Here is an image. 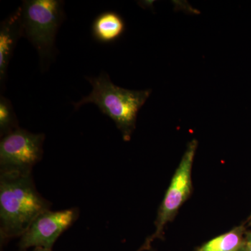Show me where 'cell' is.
Here are the masks:
<instances>
[{
	"instance_id": "13",
	"label": "cell",
	"mask_w": 251,
	"mask_h": 251,
	"mask_svg": "<svg viewBox=\"0 0 251 251\" xmlns=\"http://www.w3.org/2000/svg\"><path fill=\"white\" fill-rule=\"evenodd\" d=\"M247 222L249 223V224H251V214L250 216H249V219H248Z\"/></svg>"
},
{
	"instance_id": "7",
	"label": "cell",
	"mask_w": 251,
	"mask_h": 251,
	"mask_svg": "<svg viewBox=\"0 0 251 251\" xmlns=\"http://www.w3.org/2000/svg\"><path fill=\"white\" fill-rule=\"evenodd\" d=\"M23 35L21 8L19 7L0 25V82L4 85L8 66L18 39Z\"/></svg>"
},
{
	"instance_id": "9",
	"label": "cell",
	"mask_w": 251,
	"mask_h": 251,
	"mask_svg": "<svg viewBox=\"0 0 251 251\" xmlns=\"http://www.w3.org/2000/svg\"><path fill=\"white\" fill-rule=\"evenodd\" d=\"M245 232L244 226L235 227L206 242L197 251H238L245 244Z\"/></svg>"
},
{
	"instance_id": "2",
	"label": "cell",
	"mask_w": 251,
	"mask_h": 251,
	"mask_svg": "<svg viewBox=\"0 0 251 251\" xmlns=\"http://www.w3.org/2000/svg\"><path fill=\"white\" fill-rule=\"evenodd\" d=\"M92 87L87 97L74 103L75 110L87 103L97 105L104 115L115 122L125 141H129L140 109L151 94V90H130L115 85L108 74L87 77Z\"/></svg>"
},
{
	"instance_id": "5",
	"label": "cell",
	"mask_w": 251,
	"mask_h": 251,
	"mask_svg": "<svg viewBox=\"0 0 251 251\" xmlns=\"http://www.w3.org/2000/svg\"><path fill=\"white\" fill-rule=\"evenodd\" d=\"M44 133H33L18 128L1 138L0 173H31L42 159Z\"/></svg>"
},
{
	"instance_id": "1",
	"label": "cell",
	"mask_w": 251,
	"mask_h": 251,
	"mask_svg": "<svg viewBox=\"0 0 251 251\" xmlns=\"http://www.w3.org/2000/svg\"><path fill=\"white\" fill-rule=\"evenodd\" d=\"M51 203L38 192L31 173H0V239L21 237Z\"/></svg>"
},
{
	"instance_id": "11",
	"label": "cell",
	"mask_w": 251,
	"mask_h": 251,
	"mask_svg": "<svg viewBox=\"0 0 251 251\" xmlns=\"http://www.w3.org/2000/svg\"><path fill=\"white\" fill-rule=\"evenodd\" d=\"M244 247H245L246 251H251V232L246 234Z\"/></svg>"
},
{
	"instance_id": "8",
	"label": "cell",
	"mask_w": 251,
	"mask_h": 251,
	"mask_svg": "<svg viewBox=\"0 0 251 251\" xmlns=\"http://www.w3.org/2000/svg\"><path fill=\"white\" fill-rule=\"evenodd\" d=\"M125 31V23L118 14L107 11L99 15L92 24L94 39L102 44H110L120 39Z\"/></svg>"
},
{
	"instance_id": "3",
	"label": "cell",
	"mask_w": 251,
	"mask_h": 251,
	"mask_svg": "<svg viewBox=\"0 0 251 251\" xmlns=\"http://www.w3.org/2000/svg\"><path fill=\"white\" fill-rule=\"evenodd\" d=\"M64 1L26 0L21 8L23 35L34 46L42 61L54 53L56 34L64 19Z\"/></svg>"
},
{
	"instance_id": "12",
	"label": "cell",
	"mask_w": 251,
	"mask_h": 251,
	"mask_svg": "<svg viewBox=\"0 0 251 251\" xmlns=\"http://www.w3.org/2000/svg\"><path fill=\"white\" fill-rule=\"evenodd\" d=\"M31 251H52V249H44V248H34Z\"/></svg>"
},
{
	"instance_id": "10",
	"label": "cell",
	"mask_w": 251,
	"mask_h": 251,
	"mask_svg": "<svg viewBox=\"0 0 251 251\" xmlns=\"http://www.w3.org/2000/svg\"><path fill=\"white\" fill-rule=\"evenodd\" d=\"M19 128L17 117L11 101L1 96L0 99V135L1 138Z\"/></svg>"
},
{
	"instance_id": "4",
	"label": "cell",
	"mask_w": 251,
	"mask_h": 251,
	"mask_svg": "<svg viewBox=\"0 0 251 251\" xmlns=\"http://www.w3.org/2000/svg\"><path fill=\"white\" fill-rule=\"evenodd\" d=\"M198 145L196 140H193L188 143L186 151L183 155L179 166L176 168L163 202L160 206L155 222L156 231L151 237L147 239L140 251L148 249L153 241L162 237L167 224L173 221L179 208L191 195L192 191L191 172Z\"/></svg>"
},
{
	"instance_id": "6",
	"label": "cell",
	"mask_w": 251,
	"mask_h": 251,
	"mask_svg": "<svg viewBox=\"0 0 251 251\" xmlns=\"http://www.w3.org/2000/svg\"><path fill=\"white\" fill-rule=\"evenodd\" d=\"M78 216L77 208L43 211L21 236L18 244L20 249L27 251L31 247L52 249L61 234L77 221Z\"/></svg>"
}]
</instances>
